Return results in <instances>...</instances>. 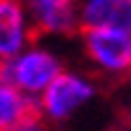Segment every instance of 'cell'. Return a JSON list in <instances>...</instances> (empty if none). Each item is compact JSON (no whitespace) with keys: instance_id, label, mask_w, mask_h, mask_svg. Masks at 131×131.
Masks as SVG:
<instances>
[{"instance_id":"cell-3","label":"cell","mask_w":131,"mask_h":131,"mask_svg":"<svg viewBox=\"0 0 131 131\" xmlns=\"http://www.w3.org/2000/svg\"><path fill=\"white\" fill-rule=\"evenodd\" d=\"M79 47L86 66L105 79H123L131 73V34L107 26H84L79 34Z\"/></svg>"},{"instance_id":"cell-9","label":"cell","mask_w":131,"mask_h":131,"mask_svg":"<svg viewBox=\"0 0 131 131\" xmlns=\"http://www.w3.org/2000/svg\"><path fill=\"white\" fill-rule=\"evenodd\" d=\"M3 66H5V60L0 58V81H3Z\"/></svg>"},{"instance_id":"cell-6","label":"cell","mask_w":131,"mask_h":131,"mask_svg":"<svg viewBox=\"0 0 131 131\" xmlns=\"http://www.w3.org/2000/svg\"><path fill=\"white\" fill-rule=\"evenodd\" d=\"M79 18L84 26H107L131 34V0H81Z\"/></svg>"},{"instance_id":"cell-1","label":"cell","mask_w":131,"mask_h":131,"mask_svg":"<svg viewBox=\"0 0 131 131\" xmlns=\"http://www.w3.org/2000/svg\"><path fill=\"white\" fill-rule=\"evenodd\" d=\"M63 68H66V58L50 45V39L34 37L16 55L5 58L3 79L18 86L21 92H26L31 100H37Z\"/></svg>"},{"instance_id":"cell-5","label":"cell","mask_w":131,"mask_h":131,"mask_svg":"<svg viewBox=\"0 0 131 131\" xmlns=\"http://www.w3.org/2000/svg\"><path fill=\"white\" fill-rule=\"evenodd\" d=\"M34 37L37 29L24 0H0V58L16 55Z\"/></svg>"},{"instance_id":"cell-7","label":"cell","mask_w":131,"mask_h":131,"mask_svg":"<svg viewBox=\"0 0 131 131\" xmlns=\"http://www.w3.org/2000/svg\"><path fill=\"white\" fill-rule=\"evenodd\" d=\"M31 113H37V100H31L26 92H21L10 81H0V131L10 128Z\"/></svg>"},{"instance_id":"cell-8","label":"cell","mask_w":131,"mask_h":131,"mask_svg":"<svg viewBox=\"0 0 131 131\" xmlns=\"http://www.w3.org/2000/svg\"><path fill=\"white\" fill-rule=\"evenodd\" d=\"M5 131H50V123H47L39 113H31V115L21 118L18 123H13V126L5 128Z\"/></svg>"},{"instance_id":"cell-2","label":"cell","mask_w":131,"mask_h":131,"mask_svg":"<svg viewBox=\"0 0 131 131\" xmlns=\"http://www.w3.org/2000/svg\"><path fill=\"white\" fill-rule=\"evenodd\" d=\"M97 97V81L92 73L66 68L52 79V84L37 97V113L47 123H66L81 113Z\"/></svg>"},{"instance_id":"cell-4","label":"cell","mask_w":131,"mask_h":131,"mask_svg":"<svg viewBox=\"0 0 131 131\" xmlns=\"http://www.w3.org/2000/svg\"><path fill=\"white\" fill-rule=\"evenodd\" d=\"M34 21L37 37L71 39L81 31L79 3L81 0H24Z\"/></svg>"}]
</instances>
